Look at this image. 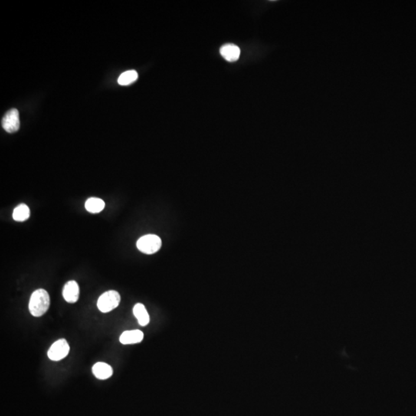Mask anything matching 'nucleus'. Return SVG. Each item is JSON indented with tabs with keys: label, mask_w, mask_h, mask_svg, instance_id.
Masks as SVG:
<instances>
[{
	"label": "nucleus",
	"mask_w": 416,
	"mask_h": 416,
	"mask_svg": "<svg viewBox=\"0 0 416 416\" xmlns=\"http://www.w3.org/2000/svg\"><path fill=\"white\" fill-rule=\"evenodd\" d=\"M50 305V299L48 292L44 289H37L32 294L29 309L33 316L40 317L48 311Z\"/></svg>",
	"instance_id": "f257e3e1"
},
{
	"label": "nucleus",
	"mask_w": 416,
	"mask_h": 416,
	"mask_svg": "<svg viewBox=\"0 0 416 416\" xmlns=\"http://www.w3.org/2000/svg\"><path fill=\"white\" fill-rule=\"evenodd\" d=\"M120 302V295L116 291H108L98 299L97 308L103 313L111 312L118 307Z\"/></svg>",
	"instance_id": "f03ea898"
},
{
	"label": "nucleus",
	"mask_w": 416,
	"mask_h": 416,
	"mask_svg": "<svg viewBox=\"0 0 416 416\" xmlns=\"http://www.w3.org/2000/svg\"><path fill=\"white\" fill-rule=\"evenodd\" d=\"M162 245L161 239L155 234H147L139 238L136 247L141 252L152 254L158 252Z\"/></svg>",
	"instance_id": "7ed1b4c3"
},
{
	"label": "nucleus",
	"mask_w": 416,
	"mask_h": 416,
	"mask_svg": "<svg viewBox=\"0 0 416 416\" xmlns=\"http://www.w3.org/2000/svg\"><path fill=\"white\" fill-rule=\"evenodd\" d=\"M70 352V345L67 340H65L63 338L60 339V340L55 342L49 349L48 355L49 358L52 361H60L66 358Z\"/></svg>",
	"instance_id": "20e7f679"
},
{
	"label": "nucleus",
	"mask_w": 416,
	"mask_h": 416,
	"mask_svg": "<svg viewBox=\"0 0 416 416\" xmlns=\"http://www.w3.org/2000/svg\"><path fill=\"white\" fill-rule=\"evenodd\" d=\"M2 125L7 133H15L20 129V114L17 109L9 110L3 118Z\"/></svg>",
	"instance_id": "39448f33"
},
{
	"label": "nucleus",
	"mask_w": 416,
	"mask_h": 416,
	"mask_svg": "<svg viewBox=\"0 0 416 416\" xmlns=\"http://www.w3.org/2000/svg\"><path fill=\"white\" fill-rule=\"evenodd\" d=\"M80 295V289L78 284L75 281H70L63 287V299L68 303H75L77 302Z\"/></svg>",
	"instance_id": "423d86ee"
},
{
	"label": "nucleus",
	"mask_w": 416,
	"mask_h": 416,
	"mask_svg": "<svg viewBox=\"0 0 416 416\" xmlns=\"http://www.w3.org/2000/svg\"><path fill=\"white\" fill-rule=\"evenodd\" d=\"M221 56L228 62H235L240 57V50L237 46L230 43L225 44L220 50Z\"/></svg>",
	"instance_id": "0eeeda50"
},
{
	"label": "nucleus",
	"mask_w": 416,
	"mask_h": 416,
	"mask_svg": "<svg viewBox=\"0 0 416 416\" xmlns=\"http://www.w3.org/2000/svg\"><path fill=\"white\" fill-rule=\"evenodd\" d=\"M93 375L98 379L105 380L110 378L113 375V368L110 365L104 362H97L92 368Z\"/></svg>",
	"instance_id": "6e6552de"
},
{
	"label": "nucleus",
	"mask_w": 416,
	"mask_h": 416,
	"mask_svg": "<svg viewBox=\"0 0 416 416\" xmlns=\"http://www.w3.org/2000/svg\"><path fill=\"white\" fill-rule=\"evenodd\" d=\"M144 339V333L140 330L126 331L119 337V342L123 345L140 343Z\"/></svg>",
	"instance_id": "1a4fd4ad"
},
{
	"label": "nucleus",
	"mask_w": 416,
	"mask_h": 416,
	"mask_svg": "<svg viewBox=\"0 0 416 416\" xmlns=\"http://www.w3.org/2000/svg\"><path fill=\"white\" fill-rule=\"evenodd\" d=\"M133 315L137 319L138 323L141 326H146L149 324L150 316L148 311L143 304L138 303L135 305L133 309Z\"/></svg>",
	"instance_id": "9d476101"
},
{
	"label": "nucleus",
	"mask_w": 416,
	"mask_h": 416,
	"mask_svg": "<svg viewBox=\"0 0 416 416\" xmlns=\"http://www.w3.org/2000/svg\"><path fill=\"white\" fill-rule=\"evenodd\" d=\"M86 211L92 214H97L101 212L105 207V203L103 200L97 198H90L86 201L85 204Z\"/></svg>",
	"instance_id": "9b49d317"
},
{
	"label": "nucleus",
	"mask_w": 416,
	"mask_h": 416,
	"mask_svg": "<svg viewBox=\"0 0 416 416\" xmlns=\"http://www.w3.org/2000/svg\"><path fill=\"white\" fill-rule=\"evenodd\" d=\"M30 211L28 206L26 205L25 204H21L14 209L13 217L16 221L22 222V221H27V219L30 217Z\"/></svg>",
	"instance_id": "f8f14e48"
},
{
	"label": "nucleus",
	"mask_w": 416,
	"mask_h": 416,
	"mask_svg": "<svg viewBox=\"0 0 416 416\" xmlns=\"http://www.w3.org/2000/svg\"><path fill=\"white\" fill-rule=\"evenodd\" d=\"M138 78V73L136 70H128L119 76L118 83L121 86H127L134 83Z\"/></svg>",
	"instance_id": "ddd939ff"
}]
</instances>
